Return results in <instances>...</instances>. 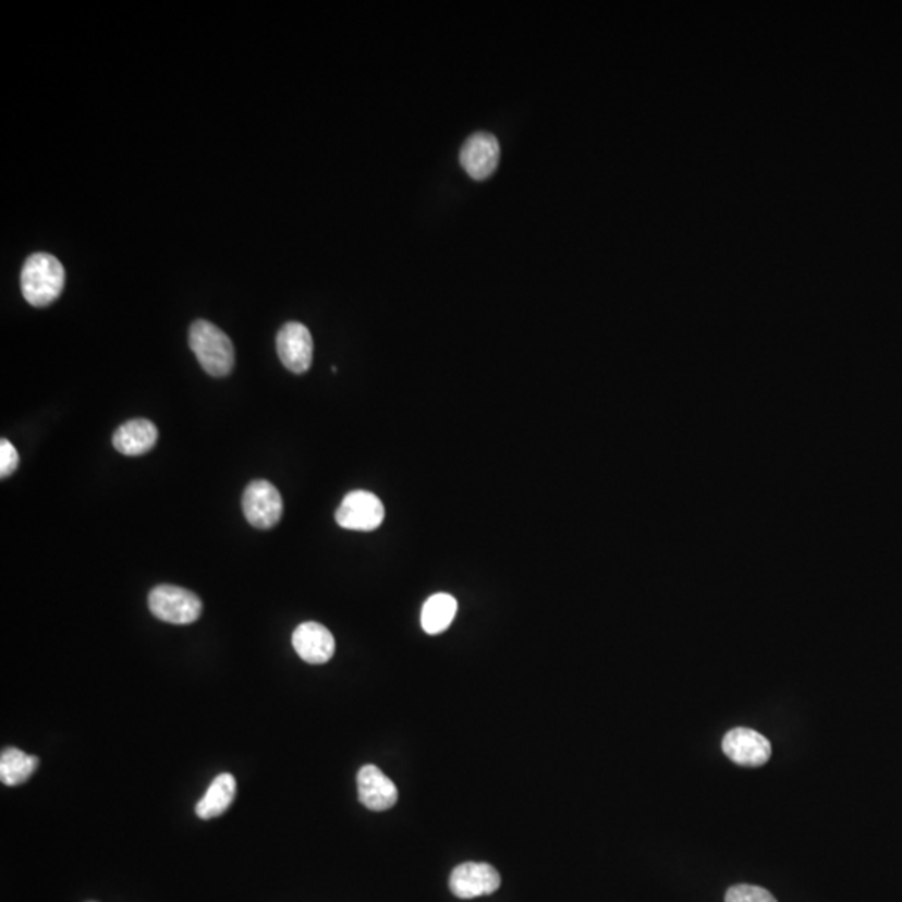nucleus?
I'll list each match as a JSON object with an SVG mask.
<instances>
[{
    "instance_id": "obj_6",
    "label": "nucleus",
    "mask_w": 902,
    "mask_h": 902,
    "mask_svg": "<svg viewBox=\"0 0 902 902\" xmlns=\"http://www.w3.org/2000/svg\"><path fill=\"white\" fill-rule=\"evenodd\" d=\"M722 751L732 763L744 767L764 766L772 756L769 739L745 727L727 732L722 741Z\"/></svg>"
},
{
    "instance_id": "obj_14",
    "label": "nucleus",
    "mask_w": 902,
    "mask_h": 902,
    "mask_svg": "<svg viewBox=\"0 0 902 902\" xmlns=\"http://www.w3.org/2000/svg\"><path fill=\"white\" fill-rule=\"evenodd\" d=\"M459 604L448 594L431 595L422 610V626L426 634L437 635L447 631L455 619Z\"/></svg>"
},
{
    "instance_id": "obj_5",
    "label": "nucleus",
    "mask_w": 902,
    "mask_h": 902,
    "mask_svg": "<svg viewBox=\"0 0 902 902\" xmlns=\"http://www.w3.org/2000/svg\"><path fill=\"white\" fill-rule=\"evenodd\" d=\"M383 520V503L371 491H351L337 510V523L344 531L373 532Z\"/></svg>"
},
{
    "instance_id": "obj_9",
    "label": "nucleus",
    "mask_w": 902,
    "mask_h": 902,
    "mask_svg": "<svg viewBox=\"0 0 902 902\" xmlns=\"http://www.w3.org/2000/svg\"><path fill=\"white\" fill-rule=\"evenodd\" d=\"M500 885L498 870L485 863L460 864L450 876L451 892L460 899L493 894Z\"/></svg>"
},
{
    "instance_id": "obj_10",
    "label": "nucleus",
    "mask_w": 902,
    "mask_h": 902,
    "mask_svg": "<svg viewBox=\"0 0 902 902\" xmlns=\"http://www.w3.org/2000/svg\"><path fill=\"white\" fill-rule=\"evenodd\" d=\"M293 647L297 656L313 666H321L333 657V634L318 622H305L296 626L293 634Z\"/></svg>"
},
{
    "instance_id": "obj_11",
    "label": "nucleus",
    "mask_w": 902,
    "mask_h": 902,
    "mask_svg": "<svg viewBox=\"0 0 902 902\" xmlns=\"http://www.w3.org/2000/svg\"><path fill=\"white\" fill-rule=\"evenodd\" d=\"M358 795L363 806L375 813H383L397 804L398 789L390 777L368 764L358 772Z\"/></svg>"
},
{
    "instance_id": "obj_7",
    "label": "nucleus",
    "mask_w": 902,
    "mask_h": 902,
    "mask_svg": "<svg viewBox=\"0 0 902 902\" xmlns=\"http://www.w3.org/2000/svg\"><path fill=\"white\" fill-rule=\"evenodd\" d=\"M276 350L284 368L296 375L308 371L313 363V337L301 322H287L276 338Z\"/></svg>"
},
{
    "instance_id": "obj_8",
    "label": "nucleus",
    "mask_w": 902,
    "mask_h": 902,
    "mask_svg": "<svg viewBox=\"0 0 902 902\" xmlns=\"http://www.w3.org/2000/svg\"><path fill=\"white\" fill-rule=\"evenodd\" d=\"M460 162L470 178L484 181L497 171L500 162V144L490 133H475L460 150Z\"/></svg>"
},
{
    "instance_id": "obj_15",
    "label": "nucleus",
    "mask_w": 902,
    "mask_h": 902,
    "mask_svg": "<svg viewBox=\"0 0 902 902\" xmlns=\"http://www.w3.org/2000/svg\"><path fill=\"white\" fill-rule=\"evenodd\" d=\"M37 764L39 759L36 756H29L21 748H4L0 756V781L9 788L24 784L37 769Z\"/></svg>"
},
{
    "instance_id": "obj_1",
    "label": "nucleus",
    "mask_w": 902,
    "mask_h": 902,
    "mask_svg": "<svg viewBox=\"0 0 902 902\" xmlns=\"http://www.w3.org/2000/svg\"><path fill=\"white\" fill-rule=\"evenodd\" d=\"M65 269L56 256L36 253L24 263L21 272V290L25 301L36 308L49 306L64 290Z\"/></svg>"
},
{
    "instance_id": "obj_4",
    "label": "nucleus",
    "mask_w": 902,
    "mask_h": 902,
    "mask_svg": "<svg viewBox=\"0 0 902 902\" xmlns=\"http://www.w3.org/2000/svg\"><path fill=\"white\" fill-rule=\"evenodd\" d=\"M243 512L255 528L269 531L283 516V498L268 480L251 482L244 490Z\"/></svg>"
},
{
    "instance_id": "obj_2",
    "label": "nucleus",
    "mask_w": 902,
    "mask_h": 902,
    "mask_svg": "<svg viewBox=\"0 0 902 902\" xmlns=\"http://www.w3.org/2000/svg\"><path fill=\"white\" fill-rule=\"evenodd\" d=\"M190 346L208 375L224 378L233 371L236 362L233 341L212 322L197 319L191 325Z\"/></svg>"
},
{
    "instance_id": "obj_16",
    "label": "nucleus",
    "mask_w": 902,
    "mask_h": 902,
    "mask_svg": "<svg viewBox=\"0 0 902 902\" xmlns=\"http://www.w3.org/2000/svg\"><path fill=\"white\" fill-rule=\"evenodd\" d=\"M726 902H777V899L759 886L738 885L727 891Z\"/></svg>"
},
{
    "instance_id": "obj_13",
    "label": "nucleus",
    "mask_w": 902,
    "mask_h": 902,
    "mask_svg": "<svg viewBox=\"0 0 902 902\" xmlns=\"http://www.w3.org/2000/svg\"><path fill=\"white\" fill-rule=\"evenodd\" d=\"M236 797V779L231 773H219L206 791L205 797L197 802L196 814L199 819H215L230 809Z\"/></svg>"
},
{
    "instance_id": "obj_17",
    "label": "nucleus",
    "mask_w": 902,
    "mask_h": 902,
    "mask_svg": "<svg viewBox=\"0 0 902 902\" xmlns=\"http://www.w3.org/2000/svg\"><path fill=\"white\" fill-rule=\"evenodd\" d=\"M17 450H15V447L11 443V441L2 438V440H0V476H2V478H8V476H11L12 473L17 470Z\"/></svg>"
},
{
    "instance_id": "obj_12",
    "label": "nucleus",
    "mask_w": 902,
    "mask_h": 902,
    "mask_svg": "<svg viewBox=\"0 0 902 902\" xmlns=\"http://www.w3.org/2000/svg\"><path fill=\"white\" fill-rule=\"evenodd\" d=\"M158 443V428L149 419H131L122 423L112 437V444L122 455L139 456Z\"/></svg>"
},
{
    "instance_id": "obj_3",
    "label": "nucleus",
    "mask_w": 902,
    "mask_h": 902,
    "mask_svg": "<svg viewBox=\"0 0 902 902\" xmlns=\"http://www.w3.org/2000/svg\"><path fill=\"white\" fill-rule=\"evenodd\" d=\"M149 610L156 619L172 625H190L203 613V601L196 594L175 585H158L149 594Z\"/></svg>"
}]
</instances>
